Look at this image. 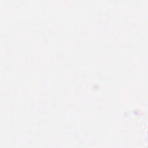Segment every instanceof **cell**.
I'll list each match as a JSON object with an SVG mask.
<instances>
[]
</instances>
